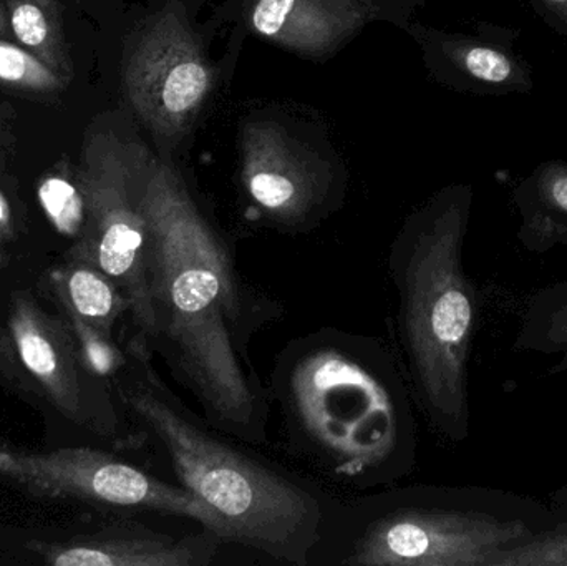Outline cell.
<instances>
[{
  "label": "cell",
  "instance_id": "obj_1",
  "mask_svg": "<svg viewBox=\"0 0 567 566\" xmlns=\"http://www.w3.org/2000/svg\"><path fill=\"white\" fill-rule=\"evenodd\" d=\"M140 206L152 342L216 431L252 447L268 444L271 402L249 346L282 318V305L243 276L231 241L182 173L146 153Z\"/></svg>",
  "mask_w": 567,
  "mask_h": 566
},
{
  "label": "cell",
  "instance_id": "obj_2",
  "mask_svg": "<svg viewBox=\"0 0 567 566\" xmlns=\"http://www.w3.org/2000/svg\"><path fill=\"white\" fill-rule=\"evenodd\" d=\"M269 402L287 454L357 494L400 484L419 464L412 392L383 338L320 328L284 346Z\"/></svg>",
  "mask_w": 567,
  "mask_h": 566
},
{
  "label": "cell",
  "instance_id": "obj_3",
  "mask_svg": "<svg viewBox=\"0 0 567 566\" xmlns=\"http://www.w3.org/2000/svg\"><path fill=\"white\" fill-rule=\"evenodd\" d=\"M472 205V186L446 188L403 225L386 258L396 295L390 346L416 412L453 444L468 439L472 424L468 364L480 296L463 263Z\"/></svg>",
  "mask_w": 567,
  "mask_h": 566
},
{
  "label": "cell",
  "instance_id": "obj_4",
  "mask_svg": "<svg viewBox=\"0 0 567 566\" xmlns=\"http://www.w3.org/2000/svg\"><path fill=\"white\" fill-rule=\"evenodd\" d=\"M128 402L165 449L179 484L219 515L228 544L310 566L339 498L216 431L146 362Z\"/></svg>",
  "mask_w": 567,
  "mask_h": 566
},
{
  "label": "cell",
  "instance_id": "obj_5",
  "mask_svg": "<svg viewBox=\"0 0 567 566\" xmlns=\"http://www.w3.org/2000/svg\"><path fill=\"white\" fill-rule=\"evenodd\" d=\"M558 524L549 504L502 488L396 484L339 502L310 565L486 566Z\"/></svg>",
  "mask_w": 567,
  "mask_h": 566
},
{
  "label": "cell",
  "instance_id": "obj_6",
  "mask_svg": "<svg viewBox=\"0 0 567 566\" xmlns=\"http://www.w3.org/2000/svg\"><path fill=\"white\" fill-rule=\"evenodd\" d=\"M130 105L162 138L183 135L213 86V70L192 29L175 12L159 13L133 43L123 69Z\"/></svg>",
  "mask_w": 567,
  "mask_h": 566
},
{
  "label": "cell",
  "instance_id": "obj_7",
  "mask_svg": "<svg viewBox=\"0 0 567 566\" xmlns=\"http://www.w3.org/2000/svg\"><path fill=\"white\" fill-rule=\"evenodd\" d=\"M241 145L243 185L265 218L284 231L312 228L332 189L322 163L269 123L246 125Z\"/></svg>",
  "mask_w": 567,
  "mask_h": 566
},
{
  "label": "cell",
  "instance_id": "obj_8",
  "mask_svg": "<svg viewBox=\"0 0 567 566\" xmlns=\"http://www.w3.org/2000/svg\"><path fill=\"white\" fill-rule=\"evenodd\" d=\"M370 0H256V32L293 52L322 55L375 17Z\"/></svg>",
  "mask_w": 567,
  "mask_h": 566
},
{
  "label": "cell",
  "instance_id": "obj_9",
  "mask_svg": "<svg viewBox=\"0 0 567 566\" xmlns=\"http://www.w3.org/2000/svg\"><path fill=\"white\" fill-rule=\"evenodd\" d=\"M516 32L486 27L482 35H445L436 40L440 55L466 86L485 95H512L533 90V72L515 49Z\"/></svg>",
  "mask_w": 567,
  "mask_h": 566
},
{
  "label": "cell",
  "instance_id": "obj_10",
  "mask_svg": "<svg viewBox=\"0 0 567 566\" xmlns=\"http://www.w3.org/2000/svg\"><path fill=\"white\" fill-rule=\"evenodd\" d=\"M519 223L516 238L529 253L567 245V162L539 163L513 192Z\"/></svg>",
  "mask_w": 567,
  "mask_h": 566
},
{
  "label": "cell",
  "instance_id": "obj_11",
  "mask_svg": "<svg viewBox=\"0 0 567 566\" xmlns=\"http://www.w3.org/2000/svg\"><path fill=\"white\" fill-rule=\"evenodd\" d=\"M3 6L19 45L66 83L72 82L73 63L59 0H6Z\"/></svg>",
  "mask_w": 567,
  "mask_h": 566
},
{
  "label": "cell",
  "instance_id": "obj_12",
  "mask_svg": "<svg viewBox=\"0 0 567 566\" xmlns=\"http://www.w3.org/2000/svg\"><path fill=\"white\" fill-rule=\"evenodd\" d=\"M515 349L529 354L558 356L551 374L567 372V281L539 289L523 312Z\"/></svg>",
  "mask_w": 567,
  "mask_h": 566
},
{
  "label": "cell",
  "instance_id": "obj_13",
  "mask_svg": "<svg viewBox=\"0 0 567 566\" xmlns=\"http://www.w3.org/2000/svg\"><path fill=\"white\" fill-rule=\"evenodd\" d=\"M0 85L32 95H55L69 83L29 50L0 39Z\"/></svg>",
  "mask_w": 567,
  "mask_h": 566
},
{
  "label": "cell",
  "instance_id": "obj_14",
  "mask_svg": "<svg viewBox=\"0 0 567 566\" xmlns=\"http://www.w3.org/2000/svg\"><path fill=\"white\" fill-rule=\"evenodd\" d=\"M486 566H567V524L496 552Z\"/></svg>",
  "mask_w": 567,
  "mask_h": 566
},
{
  "label": "cell",
  "instance_id": "obj_15",
  "mask_svg": "<svg viewBox=\"0 0 567 566\" xmlns=\"http://www.w3.org/2000/svg\"><path fill=\"white\" fill-rule=\"evenodd\" d=\"M70 295L80 315L109 318L115 308V296L105 279L90 271H76L70 279Z\"/></svg>",
  "mask_w": 567,
  "mask_h": 566
},
{
  "label": "cell",
  "instance_id": "obj_16",
  "mask_svg": "<svg viewBox=\"0 0 567 566\" xmlns=\"http://www.w3.org/2000/svg\"><path fill=\"white\" fill-rule=\"evenodd\" d=\"M43 205L50 216L56 219L63 229L73 228L80 219V199L76 198L75 189L66 183L52 179L45 183L42 188Z\"/></svg>",
  "mask_w": 567,
  "mask_h": 566
},
{
  "label": "cell",
  "instance_id": "obj_17",
  "mask_svg": "<svg viewBox=\"0 0 567 566\" xmlns=\"http://www.w3.org/2000/svg\"><path fill=\"white\" fill-rule=\"evenodd\" d=\"M19 346L23 362L30 371L45 375L55 369V354L49 342L39 335L27 332L20 338Z\"/></svg>",
  "mask_w": 567,
  "mask_h": 566
},
{
  "label": "cell",
  "instance_id": "obj_18",
  "mask_svg": "<svg viewBox=\"0 0 567 566\" xmlns=\"http://www.w3.org/2000/svg\"><path fill=\"white\" fill-rule=\"evenodd\" d=\"M59 566H113L109 554L100 548H75L65 552L55 560Z\"/></svg>",
  "mask_w": 567,
  "mask_h": 566
},
{
  "label": "cell",
  "instance_id": "obj_19",
  "mask_svg": "<svg viewBox=\"0 0 567 566\" xmlns=\"http://www.w3.org/2000/svg\"><path fill=\"white\" fill-rule=\"evenodd\" d=\"M543 19L567 39V0H529Z\"/></svg>",
  "mask_w": 567,
  "mask_h": 566
},
{
  "label": "cell",
  "instance_id": "obj_20",
  "mask_svg": "<svg viewBox=\"0 0 567 566\" xmlns=\"http://www.w3.org/2000/svg\"><path fill=\"white\" fill-rule=\"evenodd\" d=\"M90 361L93 368L99 372H109L113 368L115 356L112 354L109 348L102 342H90L89 344Z\"/></svg>",
  "mask_w": 567,
  "mask_h": 566
},
{
  "label": "cell",
  "instance_id": "obj_21",
  "mask_svg": "<svg viewBox=\"0 0 567 566\" xmlns=\"http://www.w3.org/2000/svg\"><path fill=\"white\" fill-rule=\"evenodd\" d=\"M549 507L555 512L559 524H567V485L559 488V491H556L555 494L551 495Z\"/></svg>",
  "mask_w": 567,
  "mask_h": 566
},
{
  "label": "cell",
  "instance_id": "obj_22",
  "mask_svg": "<svg viewBox=\"0 0 567 566\" xmlns=\"http://www.w3.org/2000/svg\"><path fill=\"white\" fill-rule=\"evenodd\" d=\"M10 23H9V17H7V10L6 6H3L2 2H0V39L2 37H6L7 33H9Z\"/></svg>",
  "mask_w": 567,
  "mask_h": 566
},
{
  "label": "cell",
  "instance_id": "obj_23",
  "mask_svg": "<svg viewBox=\"0 0 567 566\" xmlns=\"http://www.w3.org/2000/svg\"><path fill=\"white\" fill-rule=\"evenodd\" d=\"M0 216H2V205H0Z\"/></svg>",
  "mask_w": 567,
  "mask_h": 566
}]
</instances>
